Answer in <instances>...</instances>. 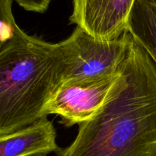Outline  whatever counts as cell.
<instances>
[{
    "mask_svg": "<svg viewBox=\"0 0 156 156\" xmlns=\"http://www.w3.org/2000/svg\"><path fill=\"white\" fill-rule=\"evenodd\" d=\"M119 69L101 108L57 156H156V66L133 40Z\"/></svg>",
    "mask_w": 156,
    "mask_h": 156,
    "instance_id": "6da1fadb",
    "label": "cell"
},
{
    "mask_svg": "<svg viewBox=\"0 0 156 156\" xmlns=\"http://www.w3.org/2000/svg\"><path fill=\"white\" fill-rule=\"evenodd\" d=\"M66 70L60 42L50 44L18 28L0 42V136L44 117L46 105Z\"/></svg>",
    "mask_w": 156,
    "mask_h": 156,
    "instance_id": "7a4b0ae2",
    "label": "cell"
},
{
    "mask_svg": "<svg viewBox=\"0 0 156 156\" xmlns=\"http://www.w3.org/2000/svg\"><path fill=\"white\" fill-rule=\"evenodd\" d=\"M126 32L118 39L102 41L79 27L61 41L66 70L63 81L98 79L117 73L132 44Z\"/></svg>",
    "mask_w": 156,
    "mask_h": 156,
    "instance_id": "3957f363",
    "label": "cell"
},
{
    "mask_svg": "<svg viewBox=\"0 0 156 156\" xmlns=\"http://www.w3.org/2000/svg\"><path fill=\"white\" fill-rule=\"evenodd\" d=\"M119 75L120 69L101 79L63 81L46 105L44 116H59L67 127L87 121L104 105Z\"/></svg>",
    "mask_w": 156,
    "mask_h": 156,
    "instance_id": "277c9868",
    "label": "cell"
},
{
    "mask_svg": "<svg viewBox=\"0 0 156 156\" xmlns=\"http://www.w3.org/2000/svg\"><path fill=\"white\" fill-rule=\"evenodd\" d=\"M135 0H73L69 22L95 39L111 41L127 32Z\"/></svg>",
    "mask_w": 156,
    "mask_h": 156,
    "instance_id": "5b68a950",
    "label": "cell"
},
{
    "mask_svg": "<svg viewBox=\"0 0 156 156\" xmlns=\"http://www.w3.org/2000/svg\"><path fill=\"white\" fill-rule=\"evenodd\" d=\"M60 150L56 143V130L47 117L0 136V156H46Z\"/></svg>",
    "mask_w": 156,
    "mask_h": 156,
    "instance_id": "8992f818",
    "label": "cell"
},
{
    "mask_svg": "<svg viewBox=\"0 0 156 156\" xmlns=\"http://www.w3.org/2000/svg\"><path fill=\"white\" fill-rule=\"evenodd\" d=\"M127 31L156 66V0H135Z\"/></svg>",
    "mask_w": 156,
    "mask_h": 156,
    "instance_id": "52a82bcc",
    "label": "cell"
},
{
    "mask_svg": "<svg viewBox=\"0 0 156 156\" xmlns=\"http://www.w3.org/2000/svg\"><path fill=\"white\" fill-rule=\"evenodd\" d=\"M22 9L28 12L44 13L48 9L52 0H14Z\"/></svg>",
    "mask_w": 156,
    "mask_h": 156,
    "instance_id": "ba28073f",
    "label": "cell"
}]
</instances>
